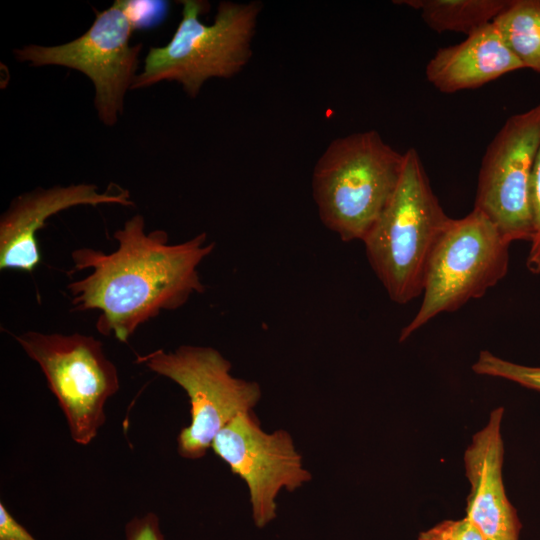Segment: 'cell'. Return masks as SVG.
Segmentation results:
<instances>
[{
	"mask_svg": "<svg viewBox=\"0 0 540 540\" xmlns=\"http://www.w3.org/2000/svg\"><path fill=\"white\" fill-rule=\"evenodd\" d=\"M115 251L92 248L72 252V272L90 269L67 289L75 311L98 310L97 331L127 342L136 329L163 310L182 307L202 293L198 267L214 250L206 232L178 244H169L166 231L145 232L137 214L114 232Z\"/></svg>",
	"mask_w": 540,
	"mask_h": 540,
	"instance_id": "cell-1",
	"label": "cell"
},
{
	"mask_svg": "<svg viewBox=\"0 0 540 540\" xmlns=\"http://www.w3.org/2000/svg\"><path fill=\"white\" fill-rule=\"evenodd\" d=\"M451 219L431 188L417 150L409 148L394 194L362 240L393 302L406 304L422 295L429 261Z\"/></svg>",
	"mask_w": 540,
	"mask_h": 540,
	"instance_id": "cell-2",
	"label": "cell"
},
{
	"mask_svg": "<svg viewBox=\"0 0 540 540\" xmlns=\"http://www.w3.org/2000/svg\"><path fill=\"white\" fill-rule=\"evenodd\" d=\"M403 166L404 153L376 130L331 141L312 176L322 223L342 241H362L394 194Z\"/></svg>",
	"mask_w": 540,
	"mask_h": 540,
	"instance_id": "cell-3",
	"label": "cell"
},
{
	"mask_svg": "<svg viewBox=\"0 0 540 540\" xmlns=\"http://www.w3.org/2000/svg\"><path fill=\"white\" fill-rule=\"evenodd\" d=\"M181 3L182 17L171 40L162 47L150 48L131 89L176 81L195 98L208 79L231 78L249 62L262 9L260 1H222L210 25L200 20L206 2Z\"/></svg>",
	"mask_w": 540,
	"mask_h": 540,
	"instance_id": "cell-4",
	"label": "cell"
},
{
	"mask_svg": "<svg viewBox=\"0 0 540 540\" xmlns=\"http://www.w3.org/2000/svg\"><path fill=\"white\" fill-rule=\"evenodd\" d=\"M510 244L475 208L463 218L451 219L429 261L420 307L401 330L399 341L497 285L508 272Z\"/></svg>",
	"mask_w": 540,
	"mask_h": 540,
	"instance_id": "cell-5",
	"label": "cell"
},
{
	"mask_svg": "<svg viewBox=\"0 0 540 540\" xmlns=\"http://www.w3.org/2000/svg\"><path fill=\"white\" fill-rule=\"evenodd\" d=\"M136 362L171 379L188 395L191 422L177 438L178 452L187 459L205 456L216 435L240 413L253 411L261 398L259 384L234 377L231 363L212 347L157 349L138 355Z\"/></svg>",
	"mask_w": 540,
	"mask_h": 540,
	"instance_id": "cell-6",
	"label": "cell"
},
{
	"mask_svg": "<svg viewBox=\"0 0 540 540\" xmlns=\"http://www.w3.org/2000/svg\"><path fill=\"white\" fill-rule=\"evenodd\" d=\"M15 338L40 366L72 439L90 443L105 422L106 401L119 390L117 368L105 356L102 343L80 333L27 331Z\"/></svg>",
	"mask_w": 540,
	"mask_h": 540,
	"instance_id": "cell-7",
	"label": "cell"
},
{
	"mask_svg": "<svg viewBox=\"0 0 540 540\" xmlns=\"http://www.w3.org/2000/svg\"><path fill=\"white\" fill-rule=\"evenodd\" d=\"M135 28L130 1L117 0L97 12L93 24L78 38L56 46L29 44L14 54L18 61L32 66L59 65L86 75L95 87L99 119L113 126L123 113L125 94L137 77L142 44L130 45Z\"/></svg>",
	"mask_w": 540,
	"mask_h": 540,
	"instance_id": "cell-8",
	"label": "cell"
},
{
	"mask_svg": "<svg viewBox=\"0 0 540 540\" xmlns=\"http://www.w3.org/2000/svg\"><path fill=\"white\" fill-rule=\"evenodd\" d=\"M540 150V102L511 115L489 143L479 169L474 208L510 243L532 235V177Z\"/></svg>",
	"mask_w": 540,
	"mask_h": 540,
	"instance_id": "cell-9",
	"label": "cell"
},
{
	"mask_svg": "<svg viewBox=\"0 0 540 540\" xmlns=\"http://www.w3.org/2000/svg\"><path fill=\"white\" fill-rule=\"evenodd\" d=\"M211 448L246 483L259 528L276 517V497L282 489L293 492L311 480L291 435L285 430L265 432L253 411L232 419Z\"/></svg>",
	"mask_w": 540,
	"mask_h": 540,
	"instance_id": "cell-10",
	"label": "cell"
},
{
	"mask_svg": "<svg viewBox=\"0 0 540 540\" xmlns=\"http://www.w3.org/2000/svg\"><path fill=\"white\" fill-rule=\"evenodd\" d=\"M133 206L130 193L117 185L99 192L93 184L37 188L16 197L0 219V269L30 273L40 263L37 233L46 220L79 206Z\"/></svg>",
	"mask_w": 540,
	"mask_h": 540,
	"instance_id": "cell-11",
	"label": "cell"
},
{
	"mask_svg": "<svg viewBox=\"0 0 540 540\" xmlns=\"http://www.w3.org/2000/svg\"><path fill=\"white\" fill-rule=\"evenodd\" d=\"M503 416L504 408H495L485 426L473 435L463 456L470 484L466 517L486 540H519L522 529L503 482Z\"/></svg>",
	"mask_w": 540,
	"mask_h": 540,
	"instance_id": "cell-12",
	"label": "cell"
},
{
	"mask_svg": "<svg viewBox=\"0 0 540 540\" xmlns=\"http://www.w3.org/2000/svg\"><path fill=\"white\" fill-rule=\"evenodd\" d=\"M524 69L497 28L489 23L455 45L440 48L428 61L427 80L442 93L481 87L499 77Z\"/></svg>",
	"mask_w": 540,
	"mask_h": 540,
	"instance_id": "cell-13",
	"label": "cell"
},
{
	"mask_svg": "<svg viewBox=\"0 0 540 540\" xmlns=\"http://www.w3.org/2000/svg\"><path fill=\"white\" fill-rule=\"evenodd\" d=\"M509 0H401L394 1L419 11L424 23L437 33L466 35L492 23Z\"/></svg>",
	"mask_w": 540,
	"mask_h": 540,
	"instance_id": "cell-14",
	"label": "cell"
},
{
	"mask_svg": "<svg viewBox=\"0 0 540 540\" xmlns=\"http://www.w3.org/2000/svg\"><path fill=\"white\" fill-rule=\"evenodd\" d=\"M492 23L524 68L540 73V0H509Z\"/></svg>",
	"mask_w": 540,
	"mask_h": 540,
	"instance_id": "cell-15",
	"label": "cell"
},
{
	"mask_svg": "<svg viewBox=\"0 0 540 540\" xmlns=\"http://www.w3.org/2000/svg\"><path fill=\"white\" fill-rule=\"evenodd\" d=\"M472 370L479 375L502 378L540 392V366L514 363L483 350L472 365Z\"/></svg>",
	"mask_w": 540,
	"mask_h": 540,
	"instance_id": "cell-16",
	"label": "cell"
},
{
	"mask_svg": "<svg viewBox=\"0 0 540 540\" xmlns=\"http://www.w3.org/2000/svg\"><path fill=\"white\" fill-rule=\"evenodd\" d=\"M532 235L526 259V267L533 274H540V150L532 177Z\"/></svg>",
	"mask_w": 540,
	"mask_h": 540,
	"instance_id": "cell-17",
	"label": "cell"
},
{
	"mask_svg": "<svg viewBox=\"0 0 540 540\" xmlns=\"http://www.w3.org/2000/svg\"><path fill=\"white\" fill-rule=\"evenodd\" d=\"M417 540H486L479 529L467 518L444 520L422 531Z\"/></svg>",
	"mask_w": 540,
	"mask_h": 540,
	"instance_id": "cell-18",
	"label": "cell"
},
{
	"mask_svg": "<svg viewBox=\"0 0 540 540\" xmlns=\"http://www.w3.org/2000/svg\"><path fill=\"white\" fill-rule=\"evenodd\" d=\"M126 540H164L157 515L150 512L134 517L125 526Z\"/></svg>",
	"mask_w": 540,
	"mask_h": 540,
	"instance_id": "cell-19",
	"label": "cell"
},
{
	"mask_svg": "<svg viewBox=\"0 0 540 540\" xmlns=\"http://www.w3.org/2000/svg\"><path fill=\"white\" fill-rule=\"evenodd\" d=\"M0 540H36L0 503Z\"/></svg>",
	"mask_w": 540,
	"mask_h": 540,
	"instance_id": "cell-20",
	"label": "cell"
}]
</instances>
